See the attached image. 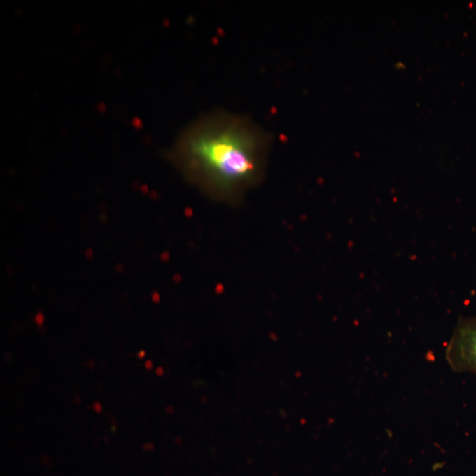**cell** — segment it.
Here are the masks:
<instances>
[{
	"mask_svg": "<svg viewBox=\"0 0 476 476\" xmlns=\"http://www.w3.org/2000/svg\"><path fill=\"white\" fill-rule=\"evenodd\" d=\"M81 421H83V419H81L80 416H76V418H74V421L78 424H80Z\"/></svg>",
	"mask_w": 476,
	"mask_h": 476,
	"instance_id": "cell-35",
	"label": "cell"
},
{
	"mask_svg": "<svg viewBox=\"0 0 476 476\" xmlns=\"http://www.w3.org/2000/svg\"><path fill=\"white\" fill-rule=\"evenodd\" d=\"M271 147L270 132L249 115L217 110L179 134L169 158L207 198L237 206L263 181Z\"/></svg>",
	"mask_w": 476,
	"mask_h": 476,
	"instance_id": "cell-1",
	"label": "cell"
},
{
	"mask_svg": "<svg viewBox=\"0 0 476 476\" xmlns=\"http://www.w3.org/2000/svg\"><path fill=\"white\" fill-rule=\"evenodd\" d=\"M92 410H94L98 414H101L103 412V406L98 401H94L93 404H92Z\"/></svg>",
	"mask_w": 476,
	"mask_h": 476,
	"instance_id": "cell-4",
	"label": "cell"
},
{
	"mask_svg": "<svg viewBox=\"0 0 476 476\" xmlns=\"http://www.w3.org/2000/svg\"><path fill=\"white\" fill-rule=\"evenodd\" d=\"M106 416V418H107V419H108V421H110L111 419H112V418H114V417H115V416H114V413H113V412H107L106 416Z\"/></svg>",
	"mask_w": 476,
	"mask_h": 476,
	"instance_id": "cell-32",
	"label": "cell"
},
{
	"mask_svg": "<svg viewBox=\"0 0 476 476\" xmlns=\"http://www.w3.org/2000/svg\"><path fill=\"white\" fill-rule=\"evenodd\" d=\"M42 462L44 465H49L50 468H52V461H50V458L49 456H48L47 454L43 455L42 457Z\"/></svg>",
	"mask_w": 476,
	"mask_h": 476,
	"instance_id": "cell-6",
	"label": "cell"
},
{
	"mask_svg": "<svg viewBox=\"0 0 476 476\" xmlns=\"http://www.w3.org/2000/svg\"><path fill=\"white\" fill-rule=\"evenodd\" d=\"M92 430H93V433H97L98 425L97 424H94L93 425H92Z\"/></svg>",
	"mask_w": 476,
	"mask_h": 476,
	"instance_id": "cell-33",
	"label": "cell"
},
{
	"mask_svg": "<svg viewBox=\"0 0 476 476\" xmlns=\"http://www.w3.org/2000/svg\"><path fill=\"white\" fill-rule=\"evenodd\" d=\"M26 373H27L26 375L32 377V379H37L39 377L38 372L34 369L32 366H29V368L27 369Z\"/></svg>",
	"mask_w": 476,
	"mask_h": 476,
	"instance_id": "cell-3",
	"label": "cell"
},
{
	"mask_svg": "<svg viewBox=\"0 0 476 476\" xmlns=\"http://www.w3.org/2000/svg\"><path fill=\"white\" fill-rule=\"evenodd\" d=\"M155 373L158 374V376L161 377L163 375V373H164V372H163V369L162 368V367H158V368L156 369L155 370Z\"/></svg>",
	"mask_w": 476,
	"mask_h": 476,
	"instance_id": "cell-27",
	"label": "cell"
},
{
	"mask_svg": "<svg viewBox=\"0 0 476 476\" xmlns=\"http://www.w3.org/2000/svg\"><path fill=\"white\" fill-rule=\"evenodd\" d=\"M108 457L111 461L114 460V458H115L114 452L113 451L108 452Z\"/></svg>",
	"mask_w": 476,
	"mask_h": 476,
	"instance_id": "cell-34",
	"label": "cell"
},
{
	"mask_svg": "<svg viewBox=\"0 0 476 476\" xmlns=\"http://www.w3.org/2000/svg\"><path fill=\"white\" fill-rule=\"evenodd\" d=\"M144 386H145L146 387H149V386H151V381L149 380V379L145 380Z\"/></svg>",
	"mask_w": 476,
	"mask_h": 476,
	"instance_id": "cell-36",
	"label": "cell"
},
{
	"mask_svg": "<svg viewBox=\"0 0 476 476\" xmlns=\"http://www.w3.org/2000/svg\"><path fill=\"white\" fill-rule=\"evenodd\" d=\"M13 428H15V431H20V430H22V425H20V424L18 421V423H15V424H13Z\"/></svg>",
	"mask_w": 476,
	"mask_h": 476,
	"instance_id": "cell-28",
	"label": "cell"
},
{
	"mask_svg": "<svg viewBox=\"0 0 476 476\" xmlns=\"http://www.w3.org/2000/svg\"><path fill=\"white\" fill-rule=\"evenodd\" d=\"M12 396V389L10 387H6L4 390V400H8Z\"/></svg>",
	"mask_w": 476,
	"mask_h": 476,
	"instance_id": "cell-8",
	"label": "cell"
},
{
	"mask_svg": "<svg viewBox=\"0 0 476 476\" xmlns=\"http://www.w3.org/2000/svg\"><path fill=\"white\" fill-rule=\"evenodd\" d=\"M17 407L20 411H24L26 410V403L22 400H20L18 404H17Z\"/></svg>",
	"mask_w": 476,
	"mask_h": 476,
	"instance_id": "cell-11",
	"label": "cell"
},
{
	"mask_svg": "<svg viewBox=\"0 0 476 476\" xmlns=\"http://www.w3.org/2000/svg\"><path fill=\"white\" fill-rule=\"evenodd\" d=\"M145 356H146V352L144 351V350H141V351H139L137 354L138 358L141 359V360L144 358Z\"/></svg>",
	"mask_w": 476,
	"mask_h": 476,
	"instance_id": "cell-26",
	"label": "cell"
},
{
	"mask_svg": "<svg viewBox=\"0 0 476 476\" xmlns=\"http://www.w3.org/2000/svg\"><path fill=\"white\" fill-rule=\"evenodd\" d=\"M120 404L122 407H127L128 404L127 397H124L123 399L120 400Z\"/></svg>",
	"mask_w": 476,
	"mask_h": 476,
	"instance_id": "cell-23",
	"label": "cell"
},
{
	"mask_svg": "<svg viewBox=\"0 0 476 476\" xmlns=\"http://www.w3.org/2000/svg\"><path fill=\"white\" fill-rule=\"evenodd\" d=\"M36 423L37 425H38V426H40V427L43 426V423H44L43 417L42 416L37 417L36 420Z\"/></svg>",
	"mask_w": 476,
	"mask_h": 476,
	"instance_id": "cell-22",
	"label": "cell"
},
{
	"mask_svg": "<svg viewBox=\"0 0 476 476\" xmlns=\"http://www.w3.org/2000/svg\"><path fill=\"white\" fill-rule=\"evenodd\" d=\"M128 357H131L132 358V357H134V354H129Z\"/></svg>",
	"mask_w": 476,
	"mask_h": 476,
	"instance_id": "cell-42",
	"label": "cell"
},
{
	"mask_svg": "<svg viewBox=\"0 0 476 476\" xmlns=\"http://www.w3.org/2000/svg\"><path fill=\"white\" fill-rule=\"evenodd\" d=\"M129 393H130L131 397L136 398L138 396L139 391L137 388H136V387H132Z\"/></svg>",
	"mask_w": 476,
	"mask_h": 476,
	"instance_id": "cell-14",
	"label": "cell"
},
{
	"mask_svg": "<svg viewBox=\"0 0 476 476\" xmlns=\"http://www.w3.org/2000/svg\"><path fill=\"white\" fill-rule=\"evenodd\" d=\"M100 441H101L100 438L97 437L94 438L93 441H92V444H93L94 447H97L98 445L100 444Z\"/></svg>",
	"mask_w": 476,
	"mask_h": 476,
	"instance_id": "cell-19",
	"label": "cell"
},
{
	"mask_svg": "<svg viewBox=\"0 0 476 476\" xmlns=\"http://www.w3.org/2000/svg\"><path fill=\"white\" fill-rule=\"evenodd\" d=\"M108 421H110V423H111L112 425H113V426L118 427L119 421H118V419H115V417H114V418H112V419H111V420Z\"/></svg>",
	"mask_w": 476,
	"mask_h": 476,
	"instance_id": "cell-25",
	"label": "cell"
},
{
	"mask_svg": "<svg viewBox=\"0 0 476 476\" xmlns=\"http://www.w3.org/2000/svg\"><path fill=\"white\" fill-rule=\"evenodd\" d=\"M122 376H123L124 379H131L132 377V373L130 372L129 370H123V372H122Z\"/></svg>",
	"mask_w": 476,
	"mask_h": 476,
	"instance_id": "cell-10",
	"label": "cell"
},
{
	"mask_svg": "<svg viewBox=\"0 0 476 476\" xmlns=\"http://www.w3.org/2000/svg\"><path fill=\"white\" fill-rule=\"evenodd\" d=\"M17 386H18L19 388H24V387L27 386L25 380H24V379H20L18 382H17Z\"/></svg>",
	"mask_w": 476,
	"mask_h": 476,
	"instance_id": "cell-17",
	"label": "cell"
},
{
	"mask_svg": "<svg viewBox=\"0 0 476 476\" xmlns=\"http://www.w3.org/2000/svg\"><path fill=\"white\" fill-rule=\"evenodd\" d=\"M95 390H97V393H102L104 392V385L103 383L98 382L97 385H95Z\"/></svg>",
	"mask_w": 476,
	"mask_h": 476,
	"instance_id": "cell-12",
	"label": "cell"
},
{
	"mask_svg": "<svg viewBox=\"0 0 476 476\" xmlns=\"http://www.w3.org/2000/svg\"><path fill=\"white\" fill-rule=\"evenodd\" d=\"M142 449L145 451H151L154 449V444L151 443L144 444L142 445Z\"/></svg>",
	"mask_w": 476,
	"mask_h": 476,
	"instance_id": "cell-13",
	"label": "cell"
},
{
	"mask_svg": "<svg viewBox=\"0 0 476 476\" xmlns=\"http://www.w3.org/2000/svg\"><path fill=\"white\" fill-rule=\"evenodd\" d=\"M55 393L57 394V396H61V393H62V388H61L60 386H56L55 387Z\"/></svg>",
	"mask_w": 476,
	"mask_h": 476,
	"instance_id": "cell-29",
	"label": "cell"
},
{
	"mask_svg": "<svg viewBox=\"0 0 476 476\" xmlns=\"http://www.w3.org/2000/svg\"><path fill=\"white\" fill-rule=\"evenodd\" d=\"M176 443H178L179 444H181L182 440H180V438H176Z\"/></svg>",
	"mask_w": 476,
	"mask_h": 476,
	"instance_id": "cell-41",
	"label": "cell"
},
{
	"mask_svg": "<svg viewBox=\"0 0 476 476\" xmlns=\"http://www.w3.org/2000/svg\"><path fill=\"white\" fill-rule=\"evenodd\" d=\"M3 358H4V360H5L6 362L9 363V362L13 361V356L12 355V354L6 353V354H5V356H3Z\"/></svg>",
	"mask_w": 476,
	"mask_h": 476,
	"instance_id": "cell-15",
	"label": "cell"
},
{
	"mask_svg": "<svg viewBox=\"0 0 476 476\" xmlns=\"http://www.w3.org/2000/svg\"><path fill=\"white\" fill-rule=\"evenodd\" d=\"M87 367L88 369L94 370L95 368V363L94 362V360L92 359L88 360V361L87 362Z\"/></svg>",
	"mask_w": 476,
	"mask_h": 476,
	"instance_id": "cell-18",
	"label": "cell"
},
{
	"mask_svg": "<svg viewBox=\"0 0 476 476\" xmlns=\"http://www.w3.org/2000/svg\"><path fill=\"white\" fill-rule=\"evenodd\" d=\"M117 428L118 427H115V426L111 427V431L112 434H115V433H117Z\"/></svg>",
	"mask_w": 476,
	"mask_h": 476,
	"instance_id": "cell-38",
	"label": "cell"
},
{
	"mask_svg": "<svg viewBox=\"0 0 476 476\" xmlns=\"http://www.w3.org/2000/svg\"><path fill=\"white\" fill-rule=\"evenodd\" d=\"M44 319H46V318H44V316L42 314V312H38V314H37L35 317L36 324L37 326H42L44 322Z\"/></svg>",
	"mask_w": 476,
	"mask_h": 476,
	"instance_id": "cell-5",
	"label": "cell"
},
{
	"mask_svg": "<svg viewBox=\"0 0 476 476\" xmlns=\"http://www.w3.org/2000/svg\"><path fill=\"white\" fill-rule=\"evenodd\" d=\"M24 380H25L27 385H29V384L31 383L32 377H30L29 376L26 375L25 377H24Z\"/></svg>",
	"mask_w": 476,
	"mask_h": 476,
	"instance_id": "cell-30",
	"label": "cell"
},
{
	"mask_svg": "<svg viewBox=\"0 0 476 476\" xmlns=\"http://www.w3.org/2000/svg\"><path fill=\"white\" fill-rule=\"evenodd\" d=\"M100 367L101 369L104 370V372H108V369H110V365H108L106 360H104V361L100 363Z\"/></svg>",
	"mask_w": 476,
	"mask_h": 476,
	"instance_id": "cell-9",
	"label": "cell"
},
{
	"mask_svg": "<svg viewBox=\"0 0 476 476\" xmlns=\"http://www.w3.org/2000/svg\"><path fill=\"white\" fill-rule=\"evenodd\" d=\"M111 401L112 403H113L114 405H117L119 402V399L118 397L117 396V394H112Z\"/></svg>",
	"mask_w": 476,
	"mask_h": 476,
	"instance_id": "cell-21",
	"label": "cell"
},
{
	"mask_svg": "<svg viewBox=\"0 0 476 476\" xmlns=\"http://www.w3.org/2000/svg\"><path fill=\"white\" fill-rule=\"evenodd\" d=\"M50 421H52H52H53L52 419L53 420L55 419V416H54V414H53V416H52V414H50Z\"/></svg>",
	"mask_w": 476,
	"mask_h": 476,
	"instance_id": "cell-40",
	"label": "cell"
},
{
	"mask_svg": "<svg viewBox=\"0 0 476 476\" xmlns=\"http://www.w3.org/2000/svg\"><path fill=\"white\" fill-rule=\"evenodd\" d=\"M445 358L454 372L476 376V316L458 318L445 350Z\"/></svg>",
	"mask_w": 476,
	"mask_h": 476,
	"instance_id": "cell-2",
	"label": "cell"
},
{
	"mask_svg": "<svg viewBox=\"0 0 476 476\" xmlns=\"http://www.w3.org/2000/svg\"><path fill=\"white\" fill-rule=\"evenodd\" d=\"M103 441L104 442L105 444L110 443L111 441L110 435L105 434L104 436L103 437Z\"/></svg>",
	"mask_w": 476,
	"mask_h": 476,
	"instance_id": "cell-24",
	"label": "cell"
},
{
	"mask_svg": "<svg viewBox=\"0 0 476 476\" xmlns=\"http://www.w3.org/2000/svg\"><path fill=\"white\" fill-rule=\"evenodd\" d=\"M144 366H145L146 369H147L148 370H151L153 369V367H154V365H153L152 361H147V362L145 363Z\"/></svg>",
	"mask_w": 476,
	"mask_h": 476,
	"instance_id": "cell-20",
	"label": "cell"
},
{
	"mask_svg": "<svg viewBox=\"0 0 476 476\" xmlns=\"http://www.w3.org/2000/svg\"><path fill=\"white\" fill-rule=\"evenodd\" d=\"M48 361H49L50 363H52L53 362V357L50 355L48 356Z\"/></svg>",
	"mask_w": 476,
	"mask_h": 476,
	"instance_id": "cell-39",
	"label": "cell"
},
{
	"mask_svg": "<svg viewBox=\"0 0 476 476\" xmlns=\"http://www.w3.org/2000/svg\"><path fill=\"white\" fill-rule=\"evenodd\" d=\"M81 402H83V401H81V398H80V396H78V394H77V396H76V397H74V405H76V406L79 407V406H80Z\"/></svg>",
	"mask_w": 476,
	"mask_h": 476,
	"instance_id": "cell-16",
	"label": "cell"
},
{
	"mask_svg": "<svg viewBox=\"0 0 476 476\" xmlns=\"http://www.w3.org/2000/svg\"><path fill=\"white\" fill-rule=\"evenodd\" d=\"M71 394H76V396H77L78 390H77L76 387H73V389L71 390Z\"/></svg>",
	"mask_w": 476,
	"mask_h": 476,
	"instance_id": "cell-37",
	"label": "cell"
},
{
	"mask_svg": "<svg viewBox=\"0 0 476 476\" xmlns=\"http://www.w3.org/2000/svg\"><path fill=\"white\" fill-rule=\"evenodd\" d=\"M166 412L167 414H172L173 412H174V407H173L172 406H169L166 409Z\"/></svg>",
	"mask_w": 476,
	"mask_h": 476,
	"instance_id": "cell-31",
	"label": "cell"
},
{
	"mask_svg": "<svg viewBox=\"0 0 476 476\" xmlns=\"http://www.w3.org/2000/svg\"><path fill=\"white\" fill-rule=\"evenodd\" d=\"M71 373H73V370H71V368L69 366H66V368L63 370L64 376L67 377V379H69L71 376Z\"/></svg>",
	"mask_w": 476,
	"mask_h": 476,
	"instance_id": "cell-7",
	"label": "cell"
}]
</instances>
